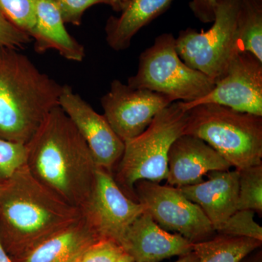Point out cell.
<instances>
[{
	"instance_id": "obj_33",
	"label": "cell",
	"mask_w": 262,
	"mask_h": 262,
	"mask_svg": "<svg viewBox=\"0 0 262 262\" xmlns=\"http://www.w3.org/2000/svg\"><path fill=\"white\" fill-rule=\"evenodd\" d=\"M251 262H262L261 254H260V256H258L257 257L255 258L254 260H253V261H251Z\"/></svg>"
},
{
	"instance_id": "obj_10",
	"label": "cell",
	"mask_w": 262,
	"mask_h": 262,
	"mask_svg": "<svg viewBox=\"0 0 262 262\" xmlns=\"http://www.w3.org/2000/svg\"><path fill=\"white\" fill-rule=\"evenodd\" d=\"M173 102L166 95L133 89L118 80H113L110 91L101 98L103 115L124 142L140 135L154 117Z\"/></svg>"
},
{
	"instance_id": "obj_25",
	"label": "cell",
	"mask_w": 262,
	"mask_h": 262,
	"mask_svg": "<svg viewBox=\"0 0 262 262\" xmlns=\"http://www.w3.org/2000/svg\"><path fill=\"white\" fill-rule=\"evenodd\" d=\"M125 253L120 245L101 239L90 246L75 262H117Z\"/></svg>"
},
{
	"instance_id": "obj_15",
	"label": "cell",
	"mask_w": 262,
	"mask_h": 262,
	"mask_svg": "<svg viewBox=\"0 0 262 262\" xmlns=\"http://www.w3.org/2000/svg\"><path fill=\"white\" fill-rule=\"evenodd\" d=\"M206 176V181L179 189L201 208L216 232L237 211L239 170H213Z\"/></svg>"
},
{
	"instance_id": "obj_23",
	"label": "cell",
	"mask_w": 262,
	"mask_h": 262,
	"mask_svg": "<svg viewBox=\"0 0 262 262\" xmlns=\"http://www.w3.org/2000/svg\"><path fill=\"white\" fill-rule=\"evenodd\" d=\"M38 1L0 0V10L12 23L30 36L34 25Z\"/></svg>"
},
{
	"instance_id": "obj_21",
	"label": "cell",
	"mask_w": 262,
	"mask_h": 262,
	"mask_svg": "<svg viewBox=\"0 0 262 262\" xmlns=\"http://www.w3.org/2000/svg\"><path fill=\"white\" fill-rule=\"evenodd\" d=\"M239 170L237 210L262 213V164Z\"/></svg>"
},
{
	"instance_id": "obj_5",
	"label": "cell",
	"mask_w": 262,
	"mask_h": 262,
	"mask_svg": "<svg viewBox=\"0 0 262 262\" xmlns=\"http://www.w3.org/2000/svg\"><path fill=\"white\" fill-rule=\"evenodd\" d=\"M187 117L180 101H175L161 110L140 135L124 142L123 154L113 176L130 199L136 201L134 185L139 181L166 180L168 151L174 141L184 135Z\"/></svg>"
},
{
	"instance_id": "obj_17",
	"label": "cell",
	"mask_w": 262,
	"mask_h": 262,
	"mask_svg": "<svg viewBox=\"0 0 262 262\" xmlns=\"http://www.w3.org/2000/svg\"><path fill=\"white\" fill-rule=\"evenodd\" d=\"M100 239L82 215L56 233L13 260V262H75L82 253Z\"/></svg>"
},
{
	"instance_id": "obj_16",
	"label": "cell",
	"mask_w": 262,
	"mask_h": 262,
	"mask_svg": "<svg viewBox=\"0 0 262 262\" xmlns=\"http://www.w3.org/2000/svg\"><path fill=\"white\" fill-rule=\"evenodd\" d=\"M65 24L54 0H39L30 34L34 50L38 53L53 50L68 61L82 62L85 57L84 47L71 35Z\"/></svg>"
},
{
	"instance_id": "obj_24",
	"label": "cell",
	"mask_w": 262,
	"mask_h": 262,
	"mask_svg": "<svg viewBox=\"0 0 262 262\" xmlns=\"http://www.w3.org/2000/svg\"><path fill=\"white\" fill-rule=\"evenodd\" d=\"M27 158V145L0 138V184L26 165Z\"/></svg>"
},
{
	"instance_id": "obj_12",
	"label": "cell",
	"mask_w": 262,
	"mask_h": 262,
	"mask_svg": "<svg viewBox=\"0 0 262 262\" xmlns=\"http://www.w3.org/2000/svg\"><path fill=\"white\" fill-rule=\"evenodd\" d=\"M58 106L70 119L89 146L98 168L113 175L125 143L103 115L95 111L69 84H63Z\"/></svg>"
},
{
	"instance_id": "obj_2",
	"label": "cell",
	"mask_w": 262,
	"mask_h": 262,
	"mask_svg": "<svg viewBox=\"0 0 262 262\" xmlns=\"http://www.w3.org/2000/svg\"><path fill=\"white\" fill-rule=\"evenodd\" d=\"M80 216V210L45 187L27 165L0 184V239L13 260Z\"/></svg>"
},
{
	"instance_id": "obj_34",
	"label": "cell",
	"mask_w": 262,
	"mask_h": 262,
	"mask_svg": "<svg viewBox=\"0 0 262 262\" xmlns=\"http://www.w3.org/2000/svg\"><path fill=\"white\" fill-rule=\"evenodd\" d=\"M260 1H262V0H260Z\"/></svg>"
},
{
	"instance_id": "obj_14",
	"label": "cell",
	"mask_w": 262,
	"mask_h": 262,
	"mask_svg": "<svg viewBox=\"0 0 262 262\" xmlns=\"http://www.w3.org/2000/svg\"><path fill=\"white\" fill-rule=\"evenodd\" d=\"M227 160L205 141L189 135L181 136L170 146L168 155L167 185L180 188L203 182L213 170H228Z\"/></svg>"
},
{
	"instance_id": "obj_13",
	"label": "cell",
	"mask_w": 262,
	"mask_h": 262,
	"mask_svg": "<svg viewBox=\"0 0 262 262\" xmlns=\"http://www.w3.org/2000/svg\"><path fill=\"white\" fill-rule=\"evenodd\" d=\"M193 244L160 227L145 211L131 224L120 246L135 262H159L192 252Z\"/></svg>"
},
{
	"instance_id": "obj_32",
	"label": "cell",
	"mask_w": 262,
	"mask_h": 262,
	"mask_svg": "<svg viewBox=\"0 0 262 262\" xmlns=\"http://www.w3.org/2000/svg\"><path fill=\"white\" fill-rule=\"evenodd\" d=\"M117 262H135L131 256L127 254L126 253H124L123 255L119 258L118 261Z\"/></svg>"
},
{
	"instance_id": "obj_20",
	"label": "cell",
	"mask_w": 262,
	"mask_h": 262,
	"mask_svg": "<svg viewBox=\"0 0 262 262\" xmlns=\"http://www.w3.org/2000/svg\"><path fill=\"white\" fill-rule=\"evenodd\" d=\"M237 31L242 51L262 62V1H239Z\"/></svg>"
},
{
	"instance_id": "obj_9",
	"label": "cell",
	"mask_w": 262,
	"mask_h": 262,
	"mask_svg": "<svg viewBox=\"0 0 262 262\" xmlns=\"http://www.w3.org/2000/svg\"><path fill=\"white\" fill-rule=\"evenodd\" d=\"M80 211L98 238L120 245L131 224L146 209L122 192L113 174L98 168L92 192Z\"/></svg>"
},
{
	"instance_id": "obj_18",
	"label": "cell",
	"mask_w": 262,
	"mask_h": 262,
	"mask_svg": "<svg viewBox=\"0 0 262 262\" xmlns=\"http://www.w3.org/2000/svg\"><path fill=\"white\" fill-rule=\"evenodd\" d=\"M174 0H128L120 16H111L105 27L106 41L115 51H125L141 29L165 13Z\"/></svg>"
},
{
	"instance_id": "obj_6",
	"label": "cell",
	"mask_w": 262,
	"mask_h": 262,
	"mask_svg": "<svg viewBox=\"0 0 262 262\" xmlns=\"http://www.w3.org/2000/svg\"><path fill=\"white\" fill-rule=\"evenodd\" d=\"M127 84L133 89L166 95L175 101L189 103L209 94L215 82L186 64L177 53L176 38L165 33L141 53L137 72L129 77Z\"/></svg>"
},
{
	"instance_id": "obj_27",
	"label": "cell",
	"mask_w": 262,
	"mask_h": 262,
	"mask_svg": "<svg viewBox=\"0 0 262 262\" xmlns=\"http://www.w3.org/2000/svg\"><path fill=\"white\" fill-rule=\"evenodd\" d=\"M32 41L27 33L12 23L0 10V46L19 50Z\"/></svg>"
},
{
	"instance_id": "obj_26",
	"label": "cell",
	"mask_w": 262,
	"mask_h": 262,
	"mask_svg": "<svg viewBox=\"0 0 262 262\" xmlns=\"http://www.w3.org/2000/svg\"><path fill=\"white\" fill-rule=\"evenodd\" d=\"M65 24L80 26L86 10L94 5H108V0H54Z\"/></svg>"
},
{
	"instance_id": "obj_19",
	"label": "cell",
	"mask_w": 262,
	"mask_h": 262,
	"mask_svg": "<svg viewBox=\"0 0 262 262\" xmlns=\"http://www.w3.org/2000/svg\"><path fill=\"white\" fill-rule=\"evenodd\" d=\"M262 241L216 234L213 238L193 244L198 262H242L261 246Z\"/></svg>"
},
{
	"instance_id": "obj_31",
	"label": "cell",
	"mask_w": 262,
	"mask_h": 262,
	"mask_svg": "<svg viewBox=\"0 0 262 262\" xmlns=\"http://www.w3.org/2000/svg\"><path fill=\"white\" fill-rule=\"evenodd\" d=\"M0 262H13L2 244L1 239H0Z\"/></svg>"
},
{
	"instance_id": "obj_8",
	"label": "cell",
	"mask_w": 262,
	"mask_h": 262,
	"mask_svg": "<svg viewBox=\"0 0 262 262\" xmlns=\"http://www.w3.org/2000/svg\"><path fill=\"white\" fill-rule=\"evenodd\" d=\"M134 193L136 201L145 207L165 230L180 234L192 244L208 241L216 234L204 212L179 188L141 180L134 185Z\"/></svg>"
},
{
	"instance_id": "obj_7",
	"label": "cell",
	"mask_w": 262,
	"mask_h": 262,
	"mask_svg": "<svg viewBox=\"0 0 262 262\" xmlns=\"http://www.w3.org/2000/svg\"><path fill=\"white\" fill-rule=\"evenodd\" d=\"M241 0H218L211 29L198 32L187 28L179 32L176 46L179 57L193 70L215 82L222 79L229 64L242 51L238 37Z\"/></svg>"
},
{
	"instance_id": "obj_30",
	"label": "cell",
	"mask_w": 262,
	"mask_h": 262,
	"mask_svg": "<svg viewBox=\"0 0 262 262\" xmlns=\"http://www.w3.org/2000/svg\"><path fill=\"white\" fill-rule=\"evenodd\" d=\"M174 262H198V257L194 251L192 252L179 256L178 260Z\"/></svg>"
},
{
	"instance_id": "obj_4",
	"label": "cell",
	"mask_w": 262,
	"mask_h": 262,
	"mask_svg": "<svg viewBox=\"0 0 262 262\" xmlns=\"http://www.w3.org/2000/svg\"><path fill=\"white\" fill-rule=\"evenodd\" d=\"M184 134L211 146L231 167L241 170L262 164V117L206 103L187 110Z\"/></svg>"
},
{
	"instance_id": "obj_22",
	"label": "cell",
	"mask_w": 262,
	"mask_h": 262,
	"mask_svg": "<svg viewBox=\"0 0 262 262\" xmlns=\"http://www.w3.org/2000/svg\"><path fill=\"white\" fill-rule=\"evenodd\" d=\"M254 214L251 210H237L216 231V234L262 241V227L255 222Z\"/></svg>"
},
{
	"instance_id": "obj_3",
	"label": "cell",
	"mask_w": 262,
	"mask_h": 262,
	"mask_svg": "<svg viewBox=\"0 0 262 262\" xmlns=\"http://www.w3.org/2000/svg\"><path fill=\"white\" fill-rule=\"evenodd\" d=\"M62 87L18 49L0 46V138L28 144L58 106Z\"/></svg>"
},
{
	"instance_id": "obj_1",
	"label": "cell",
	"mask_w": 262,
	"mask_h": 262,
	"mask_svg": "<svg viewBox=\"0 0 262 262\" xmlns=\"http://www.w3.org/2000/svg\"><path fill=\"white\" fill-rule=\"evenodd\" d=\"M26 145V165L33 177L80 210L92 192L98 166L83 138L59 106L48 114Z\"/></svg>"
},
{
	"instance_id": "obj_29",
	"label": "cell",
	"mask_w": 262,
	"mask_h": 262,
	"mask_svg": "<svg viewBox=\"0 0 262 262\" xmlns=\"http://www.w3.org/2000/svg\"><path fill=\"white\" fill-rule=\"evenodd\" d=\"M108 5L113 8L114 11L120 13L127 5L128 0H108Z\"/></svg>"
},
{
	"instance_id": "obj_11",
	"label": "cell",
	"mask_w": 262,
	"mask_h": 262,
	"mask_svg": "<svg viewBox=\"0 0 262 262\" xmlns=\"http://www.w3.org/2000/svg\"><path fill=\"white\" fill-rule=\"evenodd\" d=\"M180 102L186 111L198 105L214 103L262 117V62L248 52H241L209 94L192 102Z\"/></svg>"
},
{
	"instance_id": "obj_28",
	"label": "cell",
	"mask_w": 262,
	"mask_h": 262,
	"mask_svg": "<svg viewBox=\"0 0 262 262\" xmlns=\"http://www.w3.org/2000/svg\"><path fill=\"white\" fill-rule=\"evenodd\" d=\"M217 2L218 0H192L189 3V8L202 23H213Z\"/></svg>"
}]
</instances>
